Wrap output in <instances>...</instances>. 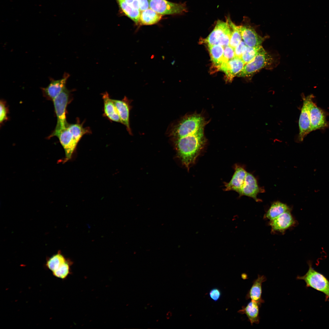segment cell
<instances>
[{
    "label": "cell",
    "instance_id": "1",
    "mask_svg": "<svg viewBox=\"0 0 329 329\" xmlns=\"http://www.w3.org/2000/svg\"><path fill=\"white\" fill-rule=\"evenodd\" d=\"M204 129L176 139L177 156L188 171L194 164L206 144Z\"/></svg>",
    "mask_w": 329,
    "mask_h": 329
},
{
    "label": "cell",
    "instance_id": "2",
    "mask_svg": "<svg viewBox=\"0 0 329 329\" xmlns=\"http://www.w3.org/2000/svg\"><path fill=\"white\" fill-rule=\"evenodd\" d=\"M201 115L194 113L184 117L174 129L172 135L175 139L204 129L207 124Z\"/></svg>",
    "mask_w": 329,
    "mask_h": 329
},
{
    "label": "cell",
    "instance_id": "3",
    "mask_svg": "<svg viewBox=\"0 0 329 329\" xmlns=\"http://www.w3.org/2000/svg\"><path fill=\"white\" fill-rule=\"evenodd\" d=\"M307 263L309 266L307 272L303 276H298L296 279L304 281L306 287L312 288L323 293L325 296V300L329 301V280L324 275L313 268L311 261H309Z\"/></svg>",
    "mask_w": 329,
    "mask_h": 329
},
{
    "label": "cell",
    "instance_id": "4",
    "mask_svg": "<svg viewBox=\"0 0 329 329\" xmlns=\"http://www.w3.org/2000/svg\"><path fill=\"white\" fill-rule=\"evenodd\" d=\"M231 30L228 20H218L214 28L204 40V43L209 45H220L224 48L229 45Z\"/></svg>",
    "mask_w": 329,
    "mask_h": 329
},
{
    "label": "cell",
    "instance_id": "5",
    "mask_svg": "<svg viewBox=\"0 0 329 329\" xmlns=\"http://www.w3.org/2000/svg\"><path fill=\"white\" fill-rule=\"evenodd\" d=\"M70 91L65 87L53 101L57 118L54 131H59L67 128L69 124L66 119V109L70 97Z\"/></svg>",
    "mask_w": 329,
    "mask_h": 329
},
{
    "label": "cell",
    "instance_id": "6",
    "mask_svg": "<svg viewBox=\"0 0 329 329\" xmlns=\"http://www.w3.org/2000/svg\"><path fill=\"white\" fill-rule=\"evenodd\" d=\"M272 58L261 46L254 58L245 64L242 70L238 74L239 77L251 76L257 71L271 63Z\"/></svg>",
    "mask_w": 329,
    "mask_h": 329
},
{
    "label": "cell",
    "instance_id": "7",
    "mask_svg": "<svg viewBox=\"0 0 329 329\" xmlns=\"http://www.w3.org/2000/svg\"><path fill=\"white\" fill-rule=\"evenodd\" d=\"M149 8L161 15L181 14L186 12L185 4L171 2L166 0H148Z\"/></svg>",
    "mask_w": 329,
    "mask_h": 329
},
{
    "label": "cell",
    "instance_id": "8",
    "mask_svg": "<svg viewBox=\"0 0 329 329\" xmlns=\"http://www.w3.org/2000/svg\"><path fill=\"white\" fill-rule=\"evenodd\" d=\"M314 96L310 94L303 98V103L299 121V133L298 139L302 141L310 132V122L309 114V105Z\"/></svg>",
    "mask_w": 329,
    "mask_h": 329
},
{
    "label": "cell",
    "instance_id": "9",
    "mask_svg": "<svg viewBox=\"0 0 329 329\" xmlns=\"http://www.w3.org/2000/svg\"><path fill=\"white\" fill-rule=\"evenodd\" d=\"M56 136L59 139L63 147L65 153V162L71 158L78 143L75 140L68 127L63 129L54 131L49 136L51 137Z\"/></svg>",
    "mask_w": 329,
    "mask_h": 329
},
{
    "label": "cell",
    "instance_id": "10",
    "mask_svg": "<svg viewBox=\"0 0 329 329\" xmlns=\"http://www.w3.org/2000/svg\"><path fill=\"white\" fill-rule=\"evenodd\" d=\"M309 114L310 122V132L324 128L328 126L325 114L317 107L312 100L309 105Z\"/></svg>",
    "mask_w": 329,
    "mask_h": 329
},
{
    "label": "cell",
    "instance_id": "11",
    "mask_svg": "<svg viewBox=\"0 0 329 329\" xmlns=\"http://www.w3.org/2000/svg\"><path fill=\"white\" fill-rule=\"evenodd\" d=\"M69 76V74L65 73L62 78L60 80H55L49 78L50 82L48 86L41 88L44 96L53 101L66 87V82Z\"/></svg>",
    "mask_w": 329,
    "mask_h": 329
},
{
    "label": "cell",
    "instance_id": "12",
    "mask_svg": "<svg viewBox=\"0 0 329 329\" xmlns=\"http://www.w3.org/2000/svg\"><path fill=\"white\" fill-rule=\"evenodd\" d=\"M234 173L228 182L224 183L225 191H234L240 193L247 173L243 166L235 164Z\"/></svg>",
    "mask_w": 329,
    "mask_h": 329
},
{
    "label": "cell",
    "instance_id": "13",
    "mask_svg": "<svg viewBox=\"0 0 329 329\" xmlns=\"http://www.w3.org/2000/svg\"><path fill=\"white\" fill-rule=\"evenodd\" d=\"M242 39L248 46L258 47L261 46L263 37L260 36L253 27L246 23L239 26Z\"/></svg>",
    "mask_w": 329,
    "mask_h": 329
},
{
    "label": "cell",
    "instance_id": "14",
    "mask_svg": "<svg viewBox=\"0 0 329 329\" xmlns=\"http://www.w3.org/2000/svg\"><path fill=\"white\" fill-rule=\"evenodd\" d=\"M263 189L259 187L257 180L251 174L247 172L245 181L240 193V196H245L254 199L256 202L260 201L257 195Z\"/></svg>",
    "mask_w": 329,
    "mask_h": 329
},
{
    "label": "cell",
    "instance_id": "15",
    "mask_svg": "<svg viewBox=\"0 0 329 329\" xmlns=\"http://www.w3.org/2000/svg\"><path fill=\"white\" fill-rule=\"evenodd\" d=\"M245 65L241 58L235 57L227 62L222 64L219 70L225 73L227 80L231 81L242 70Z\"/></svg>",
    "mask_w": 329,
    "mask_h": 329
},
{
    "label": "cell",
    "instance_id": "16",
    "mask_svg": "<svg viewBox=\"0 0 329 329\" xmlns=\"http://www.w3.org/2000/svg\"><path fill=\"white\" fill-rule=\"evenodd\" d=\"M295 221L290 210L271 220L270 225L273 231L282 232L292 226Z\"/></svg>",
    "mask_w": 329,
    "mask_h": 329
},
{
    "label": "cell",
    "instance_id": "17",
    "mask_svg": "<svg viewBox=\"0 0 329 329\" xmlns=\"http://www.w3.org/2000/svg\"><path fill=\"white\" fill-rule=\"evenodd\" d=\"M266 280L264 275L258 274L257 278L253 281V284L246 295V299H251L260 303H264V301L262 298V283Z\"/></svg>",
    "mask_w": 329,
    "mask_h": 329
},
{
    "label": "cell",
    "instance_id": "18",
    "mask_svg": "<svg viewBox=\"0 0 329 329\" xmlns=\"http://www.w3.org/2000/svg\"><path fill=\"white\" fill-rule=\"evenodd\" d=\"M261 304L251 300L246 306H242V309L238 312L241 314H245L251 325L254 323L258 324L260 322L259 310Z\"/></svg>",
    "mask_w": 329,
    "mask_h": 329
},
{
    "label": "cell",
    "instance_id": "19",
    "mask_svg": "<svg viewBox=\"0 0 329 329\" xmlns=\"http://www.w3.org/2000/svg\"><path fill=\"white\" fill-rule=\"evenodd\" d=\"M117 109L121 121V123L126 127L129 133L131 134L129 125V107L125 98L122 100L112 99Z\"/></svg>",
    "mask_w": 329,
    "mask_h": 329
},
{
    "label": "cell",
    "instance_id": "20",
    "mask_svg": "<svg viewBox=\"0 0 329 329\" xmlns=\"http://www.w3.org/2000/svg\"><path fill=\"white\" fill-rule=\"evenodd\" d=\"M102 98L105 115L112 121L121 123L116 107L108 93L105 92L103 94Z\"/></svg>",
    "mask_w": 329,
    "mask_h": 329
},
{
    "label": "cell",
    "instance_id": "21",
    "mask_svg": "<svg viewBox=\"0 0 329 329\" xmlns=\"http://www.w3.org/2000/svg\"><path fill=\"white\" fill-rule=\"evenodd\" d=\"M211 60L218 70L222 64L224 47L220 45H208Z\"/></svg>",
    "mask_w": 329,
    "mask_h": 329
},
{
    "label": "cell",
    "instance_id": "22",
    "mask_svg": "<svg viewBox=\"0 0 329 329\" xmlns=\"http://www.w3.org/2000/svg\"><path fill=\"white\" fill-rule=\"evenodd\" d=\"M161 18V14L148 9L141 12L139 21L143 25H151L157 23Z\"/></svg>",
    "mask_w": 329,
    "mask_h": 329
},
{
    "label": "cell",
    "instance_id": "23",
    "mask_svg": "<svg viewBox=\"0 0 329 329\" xmlns=\"http://www.w3.org/2000/svg\"><path fill=\"white\" fill-rule=\"evenodd\" d=\"M289 210L290 209L287 205L279 201H276L271 204L266 214L265 217L270 221L272 220Z\"/></svg>",
    "mask_w": 329,
    "mask_h": 329
},
{
    "label": "cell",
    "instance_id": "24",
    "mask_svg": "<svg viewBox=\"0 0 329 329\" xmlns=\"http://www.w3.org/2000/svg\"><path fill=\"white\" fill-rule=\"evenodd\" d=\"M66 260L60 251L47 258L45 266L52 272L57 269Z\"/></svg>",
    "mask_w": 329,
    "mask_h": 329
},
{
    "label": "cell",
    "instance_id": "25",
    "mask_svg": "<svg viewBox=\"0 0 329 329\" xmlns=\"http://www.w3.org/2000/svg\"><path fill=\"white\" fill-rule=\"evenodd\" d=\"M231 30V35L229 45L234 48L242 40V37L239 26L236 25L228 16L226 17Z\"/></svg>",
    "mask_w": 329,
    "mask_h": 329
},
{
    "label": "cell",
    "instance_id": "26",
    "mask_svg": "<svg viewBox=\"0 0 329 329\" xmlns=\"http://www.w3.org/2000/svg\"><path fill=\"white\" fill-rule=\"evenodd\" d=\"M123 12L136 23L139 21L140 15V10L133 9L128 5L124 0H117Z\"/></svg>",
    "mask_w": 329,
    "mask_h": 329
},
{
    "label": "cell",
    "instance_id": "27",
    "mask_svg": "<svg viewBox=\"0 0 329 329\" xmlns=\"http://www.w3.org/2000/svg\"><path fill=\"white\" fill-rule=\"evenodd\" d=\"M68 128L78 143L84 135L90 133L91 132L88 128H83L82 124H79L69 125Z\"/></svg>",
    "mask_w": 329,
    "mask_h": 329
},
{
    "label": "cell",
    "instance_id": "28",
    "mask_svg": "<svg viewBox=\"0 0 329 329\" xmlns=\"http://www.w3.org/2000/svg\"><path fill=\"white\" fill-rule=\"evenodd\" d=\"M261 46L251 47L246 46L241 58L245 64L252 60L258 54Z\"/></svg>",
    "mask_w": 329,
    "mask_h": 329
},
{
    "label": "cell",
    "instance_id": "29",
    "mask_svg": "<svg viewBox=\"0 0 329 329\" xmlns=\"http://www.w3.org/2000/svg\"><path fill=\"white\" fill-rule=\"evenodd\" d=\"M71 264L70 261L66 260L57 269L52 272L53 275L57 278L63 279L65 278L70 273Z\"/></svg>",
    "mask_w": 329,
    "mask_h": 329
},
{
    "label": "cell",
    "instance_id": "30",
    "mask_svg": "<svg viewBox=\"0 0 329 329\" xmlns=\"http://www.w3.org/2000/svg\"><path fill=\"white\" fill-rule=\"evenodd\" d=\"M235 57L234 48L230 45L224 47L222 64L227 62Z\"/></svg>",
    "mask_w": 329,
    "mask_h": 329
},
{
    "label": "cell",
    "instance_id": "31",
    "mask_svg": "<svg viewBox=\"0 0 329 329\" xmlns=\"http://www.w3.org/2000/svg\"><path fill=\"white\" fill-rule=\"evenodd\" d=\"M0 122L1 123L8 119L7 108L5 102L2 100L0 101Z\"/></svg>",
    "mask_w": 329,
    "mask_h": 329
},
{
    "label": "cell",
    "instance_id": "32",
    "mask_svg": "<svg viewBox=\"0 0 329 329\" xmlns=\"http://www.w3.org/2000/svg\"><path fill=\"white\" fill-rule=\"evenodd\" d=\"M246 46L247 45L242 40L234 48L235 57L241 58L242 55Z\"/></svg>",
    "mask_w": 329,
    "mask_h": 329
},
{
    "label": "cell",
    "instance_id": "33",
    "mask_svg": "<svg viewBox=\"0 0 329 329\" xmlns=\"http://www.w3.org/2000/svg\"><path fill=\"white\" fill-rule=\"evenodd\" d=\"M210 298L214 301L216 302L220 298L221 292L220 290L217 288H214L211 289L209 293Z\"/></svg>",
    "mask_w": 329,
    "mask_h": 329
},
{
    "label": "cell",
    "instance_id": "34",
    "mask_svg": "<svg viewBox=\"0 0 329 329\" xmlns=\"http://www.w3.org/2000/svg\"><path fill=\"white\" fill-rule=\"evenodd\" d=\"M124 1L132 8L140 10L139 0H124Z\"/></svg>",
    "mask_w": 329,
    "mask_h": 329
},
{
    "label": "cell",
    "instance_id": "35",
    "mask_svg": "<svg viewBox=\"0 0 329 329\" xmlns=\"http://www.w3.org/2000/svg\"><path fill=\"white\" fill-rule=\"evenodd\" d=\"M139 3L140 11L146 10L149 7L148 0H139Z\"/></svg>",
    "mask_w": 329,
    "mask_h": 329
},
{
    "label": "cell",
    "instance_id": "36",
    "mask_svg": "<svg viewBox=\"0 0 329 329\" xmlns=\"http://www.w3.org/2000/svg\"><path fill=\"white\" fill-rule=\"evenodd\" d=\"M172 316V313L170 311H169L166 314V318L167 319L170 318Z\"/></svg>",
    "mask_w": 329,
    "mask_h": 329
}]
</instances>
